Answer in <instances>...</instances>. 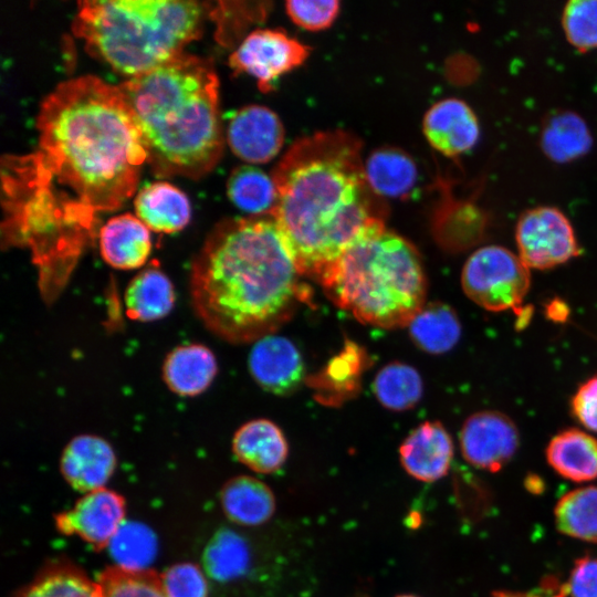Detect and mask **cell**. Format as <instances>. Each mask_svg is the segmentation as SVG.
Instances as JSON below:
<instances>
[{"label": "cell", "instance_id": "1", "mask_svg": "<svg viewBox=\"0 0 597 597\" xmlns=\"http://www.w3.org/2000/svg\"><path fill=\"white\" fill-rule=\"evenodd\" d=\"M36 129L29 156L59 193L93 214L134 195L147 153L118 86L94 75L60 83L44 97Z\"/></svg>", "mask_w": 597, "mask_h": 597}, {"label": "cell", "instance_id": "2", "mask_svg": "<svg viewBox=\"0 0 597 597\" xmlns=\"http://www.w3.org/2000/svg\"><path fill=\"white\" fill-rule=\"evenodd\" d=\"M360 149L349 133H316L295 142L273 170L272 216L301 275L320 282L359 235L385 224L387 207L367 181Z\"/></svg>", "mask_w": 597, "mask_h": 597}, {"label": "cell", "instance_id": "3", "mask_svg": "<svg viewBox=\"0 0 597 597\" xmlns=\"http://www.w3.org/2000/svg\"><path fill=\"white\" fill-rule=\"evenodd\" d=\"M272 214L214 226L189 270L195 314L219 338L244 344L274 334L308 292Z\"/></svg>", "mask_w": 597, "mask_h": 597}, {"label": "cell", "instance_id": "4", "mask_svg": "<svg viewBox=\"0 0 597 597\" xmlns=\"http://www.w3.org/2000/svg\"><path fill=\"white\" fill-rule=\"evenodd\" d=\"M118 87L154 174L197 179L214 168L222 154L223 134L219 81L210 61L184 52Z\"/></svg>", "mask_w": 597, "mask_h": 597}, {"label": "cell", "instance_id": "5", "mask_svg": "<svg viewBox=\"0 0 597 597\" xmlns=\"http://www.w3.org/2000/svg\"><path fill=\"white\" fill-rule=\"evenodd\" d=\"M2 241L27 247L45 302L57 297L95 237L96 217L60 196L28 156L2 159Z\"/></svg>", "mask_w": 597, "mask_h": 597}, {"label": "cell", "instance_id": "6", "mask_svg": "<svg viewBox=\"0 0 597 597\" xmlns=\"http://www.w3.org/2000/svg\"><path fill=\"white\" fill-rule=\"evenodd\" d=\"M320 283L338 307L380 328L408 326L426 304L427 279L417 249L385 224L359 235Z\"/></svg>", "mask_w": 597, "mask_h": 597}, {"label": "cell", "instance_id": "7", "mask_svg": "<svg viewBox=\"0 0 597 597\" xmlns=\"http://www.w3.org/2000/svg\"><path fill=\"white\" fill-rule=\"evenodd\" d=\"M73 32L87 51L130 77L184 53L200 33L203 4L177 0H94L77 3Z\"/></svg>", "mask_w": 597, "mask_h": 597}, {"label": "cell", "instance_id": "8", "mask_svg": "<svg viewBox=\"0 0 597 597\" xmlns=\"http://www.w3.org/2000/svg\"><path fill=\"white\" fill-rule=\"evenodd\" d=\"M461 286L478 306L502 312L523 303L531 286V273L517 253L489 244L474 250L464 262Z\"/></svg>", "mask_w": 597, "mask_h": 597}, {"label": "cell", "instance_id": "9", "mask_svg": "<svg viewBox=\"0 0 597 597\" xmlns=\"http://www.w3.org/2000/svg\"><path fill=\"white\" fill-rule=\"evenodd\" d=\"M514 235L516 253L530 270H549L579 254L570 220L553 206H536L523 211Z\"/></svg>", "mask_w": 597, "mask_h": 597}, {"label": "cell", "instance_id": "10", "mask_svg": "<svg viewBox=\"0 0 597 597\" xmlns=\"http://www.w3.org/2000/svg\"><path fill=\"white\" fill-rule=\"evenodd\" d=\"M310 48L282 30L258 29L250 32L229 57L230 66L247 73L268 92L285 73L300 66L308 56Z\"/></svg>", "mask_w": 597, "mask_h": 597}, {"label": "cell", "instance_id": "11", "mask_svg": "<svg viewBox=\"0 0 597 597\" xmlns=\"http://www.w3.org/2000/svg\"><path fill=\"white\" fill-rule=\"evenodd\" d=\"M459 442L468 463L480 470L498 472L517 451L520 436L513 420L503 412L481 410L465 419Z\"/></svg>", "mask_w": 597, "mask_h": 597}, {"label": "cell", "instance_id": "12", "mask_svg": "<svg viewBox=\"0 0 597 597\" xmlns=\"http://www.w3.org/2000/svg\"><path fill=\"white\" fill-rule=\"evenodd\" d=\"M125 500L115 491L101 488L85 493L75 505L55 516L56 528L77 535L97 551L108 547L124 522Z\"/></svg>", "mask_w": 597, "mask_h": 597}, {"label": "cell", "instance_id": "13", "mask_svg": "<svg viewBox=\"0 0 597 597\" xmlns=\"http://www.w3.org/2000/svg\"><path fill=\"white\" fill-rule=\"evenodd\" d=\"M284 127L279 116L262 105L237 111L227 126V142L235 156L250 164L273 159L284 143Z\"/></svg>", "mask_w": 597, "mask_h": 597}, {"label": "cell", "instance_id": "14", "mask_svg": "<svg viewBox=\"0 0 597 597\" xmlns=\"http://www.w3.org/2000/svg\"><path fill=\"white\" fill-rule=\"evenodd\" d=\"M248 365L255 383L277 396L295 391L305 377L304 362L295 344L275 334L254 342Z\"/></svg>", "mask_w": 597, "mask_h": 597}, {"label": "cell", "instance_id": "15", "mask_svg": "<svg viewBox=\"0 0 597 597\" xmlns=\"http://www.w3.org/2000/svg\"><path fill=\"white\" fill-rule=\"evenodd\" d=\"M453 453L452 438L438 421L420 423L399 447L400 464L407 474L427 483L447 475Z\"/></svg>", "mask_w": 597, "mask_h": 597}, {"label": "cell", "instance_id": "16", "mask_svg": "<svg viewBox=\"0 0 597 597\" xmlns=\"http://www.w3.org/2000/svg\"><path fill=\"white\" fill-rule=\"evenodd\" d=\"M422 126L429 144L448 157L469 151L480 137V124L474 111L455 97L434 103L427 111Z\"/></svg>", "mask_w": 597, "mask_h": 597}, {"label": "cell", "instance_id": "17", "mask_svg": "<svg viewBox=\"0 0 597 597\" xmlns=\"http://www.w3.org/2000/svg\"><path fill=\"white\" fill-rule=\"evenodd\" d=\"M116 468V454L108 441L100 436H75L63 449L60 469L75 490L92 492L104 488Z\"/></svg>", "mask_w": 597, "mask_h": 597}, {"label": "cell", "instance_id": "18", "mask_svg": "<svg viewBox=\"0 0 597 597\" xmlns=\"http://www.w3.org/2000/svg\"><path fill=\"white\" fill-rule=\"evenodd\" d=\"M98 244L105 263L116 270L142 268L151 252L149 229L132 213L111 218L100 229Z\"/></svg>", "mask_w": 597, "mask_h": 597}, {"label": "cell", "instance_id": "19", "mask_svg": "<svg viewBox=\"0 0 597 597\" xmlns=\"http://www.w3.org/2000/svg\"><path fill=\"white\" fill-rule=\"evenodd\" d=\"M232 451L238 461L252 471L269 474L283 467L289 444L277 425L260 418L243 423L235 431Z\"/></svg>", "mask_w": 597, "mask_h": 597}, {"label": "cell", "instance_id": "20", "mask_svg": "<svg viewBox=\"0 0 597 597\" xmlns=\"http://www.w3.org/2000/svg\"><path fill=\"white\" fill-rule=\"evenodd\" d=\"M218 373L213 352L206 345L176 346L165 357L161 377L167 388L180 397H196L206 391Z\"/></svg>", "mask_w": 597, "mask_h": 597}, {"label": "cell", "instance_id": "21", "mask_svg": "<svg viewBox=\"0 0 597 597\" xmlns=\"http://www.w3.org/2000/svg\"><path fill=\"white\" fill-rule=\"evenodd\" d=\"M545 455L551 468L564 479L588 482L597 478V439L587 431H559L549 440Z\"/></svg>", "mask_w": 597, "mask_h": 597}, {"label": "cell", "instance_id": "22", "mask_svg": "<svg viewBox=\"0 0 597 597\" xmlns=\"http://www.w3.org/2000/svg\"><path fill=\"white\" fill-rule=\"evenodd\" d=\"M136 216L159 233L182 230L190 220L187 196L169 182L157 181L142 188L135 198Z\"/></svg>", "mask_w": 597, "mask_h": 597}, {"label": "cell", "instance_id": "23", "mask_svg": "<svg viewBox=\"0 0 597 597\" xmlns=\"http://www.w3.org/2000/svg\"><path fill=\"white\" fill-rule=\"evenodd\" d=\"M226 516L235 524L256 526L268 522L275 512V496L263 481L238 475L228 480L220 493Z\"/></svg>", "mask_w": 597, "mask_h": 597}, {"label": "cell", "instance_id": "24", "mask_svg": "<svg viewBox=\"0 0 597 597\" xmlns=\"http://www.w3.org/2000/svg\"><path fill=\"white\" fill-rule=\"evenodd\" d=\"M124 301L130 320L147 323L161 320L172 311L176 293L168 275L158 266H149L130 280Z\"/></svg>", "mask_w": 597, "mask_h": 597}, {"label": "cell", "instance_id": "25", "mask_svg": "<svg viewBox=\"0 0 597 597\" xmlns=\"http://www.w3.org/2000/svg\"><path fill=\"white\" fill-rule=\"evenodd\" d=\"M365 175L371 189L385 197H407L416 186L418 169L405 151L386 147L373 151L364 163Z\"/></svg>", "mask_w": 597, "mask_h": 597}, {"label": "cell", "instance_id": "26", "mask_svg": "<svg viewBox=\"0 0 597 597\" xmlns=\"http://www.w3.org/2000/svg\"><path fill=\"white\" fill-rule=\"evenodd\" d=\"M593 137L584 118L570 111H559L544 122L540 145L547 158L568 163L585 155Z\"/></svg>", "mask_w": 597, "mask_h": 597}, {"label": "cell", "instance_id": "27", "mask_svg": "<svg viewBox=\"0 0 597 597\" xmlns=\"http://www.w3.org/2000/svg\"><path fill=\"white\" fill-rule=\"evenodd\" d=\"M408 329L415 345L432 355L451 350L461 336L457 313L441 302L426 303L410 321Z\"/></svg>", "mask_w": 597, "mask_h": 597}, {"label": "cell", "instance_id": "28", "mask_svg": "<svg viewBox=\"0 0 597 597\" xmlns=\"http://www.w3.org/2000/svg\"><path fill=\"white\" fill-rule=\"evenodd\" d=\"M227 191L232 203L251 216L272 214L277 203L273 177L250 165L232 170Z\"/></svg>", "mask_w": 597, "mask_h": 597}, {"label": "cell", "instance_id": "29", "mask_svg": "<svg viewBox=\"0 0 597 597\" xmlns=\"http://www.w3.org/2000/svg\"><path fill=\"white\" fill-rule=\"evenodd\" d=\"M554 517L564 535L597 543V486H582L564 494L555 505Z\"/></svg>", "mask_w": 597, "mask_h": 597}, {"label": "cell", "instance_id": "30", "mask_svg": "<svg viewBox=\"0 0 597 597\" xmlns=\"http://www.w3.org/2000/svg\"><path fill=\"white\" fill-rule=\"evenodd\" d=\"M251 552L247 541L237 532L219 530L203 552V567L218 582L239 578L249 568Z\"/></svg>", "mask_w": 597, "mask_h": 597}, {"label": "cell", "instance_id": "31", "mask_svg": "<svg viewBox=\"0 0 597 597\" xmlns=\"http://www.w3.org/2000/svg\"><path fill=\"white\" fill-rule=\"evenodd\" d=\"M373 390L383 407L394 411H404L419 402L423 385L416 368L395 362L384 366L377 373Z\"/></svg>", "mask_w": 597, "mask_h": 597}, {"label": "cell", "instance_id": "32", "mask_svg": "<svg viewBox=\"0 0 597 597\" xmlns=\"http://www.w3.org/2000/svg\"><path fill=\"white\" fill-rule=\"evenodd\" d=\"M17 597H102L96 582L81 569L59 564L45 569Z\"/></svg>", "mask_w": 597, "mask_h": 597}, {"label": "cell", "instance_id": "33", "mask_svg": "<svg viewBox=\"0 0 597 597\" xmlns=\"http://www.w3.org/2000/svg\"><path fill=\"white\" fill-rule=\"evenodd\" d=\"M116 566L126 569H147L157 552L156 536L150 528L137 522L124 521L109 545Z\"/></svg>", "mask_w": 597, "mask_h": 597}, {"label": "cell", "instance_id": "34", "mask_svg": "<svg viewBox=\"0 0 597 597\" xmlns=\"http://www.w3.org/2000/svg\"><path fill=\"white\" fill-rule=\"evenodd\" d=\"M102 597H167L160 574L153 569L105 568L96 580Z\"/></svg>", "mask_w": 597, "mask_h": 597}, {"label": "cell", "instance_id": "35", "mask_svg": "<svg viewBox=\"0 0 597 597\" xmlns=\"http://www.w3.org/2000/svg\"><path fill=\"white\" fill-rule=\"evenodd\" d=\"M566 40L582 52L597 49V0H570L562 11Z\"/></svg>", "mask_w": 597, "mask_h": 597}, {"label": "cell", "instance_id": "36", "mask_svg": "<svg viewBox=\"0 0 597 597\" xmlns=\"http://www.w3.org/2000/svg\"><path fill=\"white\" fill-rule=\"evenodd\" d=\"M167 597H207L208 586L201 569L191 563H180L160 574Z\"/></svg>", "mask_w": 597, "mask_h": 597}, {"label": "cell", "instance_id": "37", "mask_svg": "<svg viewBox=\"0 0 597 597\" xmlns=\"http://www.w3.org/2000/svg\"><path fill=\"white\" fill-rule=\"evenodd\" d=\"M290 19L298 27L320 31L328 28L339 12V2L335 0H293L285 3Z\"/></svg>", "mask_w": 597, "mask_h": 597}, {"label": "cell", "instance_id": "38", "mask_svg": "<svg viewBox=\"0 0 597 597\" xmlns=\"http://www.w3.org/2000/svg\"><path fill=\"white\" fill-rule=\"evenodd\" d=\"M570 410L585 429L597 433V376L579 385L570 399Z\"/></svg>", "mask_w": 597, "mask_h": 597}, {"label": "cell", "instance_id": "39", "mask_svg": "<svg viewBox=\"0 0 597 597\" xmlns=\"http://www.w3.org/2000/svg\"><path fill=\"white\" fill-rule=\"evenodd\" d=\"M563 590L570 597H597V558L576 559Z\"/></svg>", "mask_w": 597, "mask_h": 597}, {"label": "cell", "instance_id": "40", "mask_svg": "<svg viewBox=\"0 0 597 597\" xmlns=\"http://www.w3.org/2000/svg\"><path fill=\"white\" fill-rule=\"evenodd\" d=\"M565 593L563 587L555 595L540 594V593H522V591H509L498 590L492 594V597H564Z\"/></svg>", "mask_w": 597, "mask_h": 597}, {"label": "cell", "instance_id": "41", "mask_svg": "<svg viewBox=\"0 0 597 597\" xmlns=\"http://www.w3.org/2000/svg\"><path fill=\"white\" fill-rule=\"evenodd\" d=\"M566 305L561 301L553 302L547 306L548 316L555 321L566 317Z\"/></svg>", "mask_w": 597, "mask_h": 597}, {"label": "cell", "instance_id": "42", "mask_svg": "<svg viewBox=\"0 0 597 597\" xmlns=\"http://www.w3.org/2000/svg\"><path fill=\"white\" fill-rule=\"evenodd\" d=\"M396 597H419V596H416L412 594H401V595H397Z\"/></svg>", "mask_w": 597, "mask_h": 597}]
</instances>
